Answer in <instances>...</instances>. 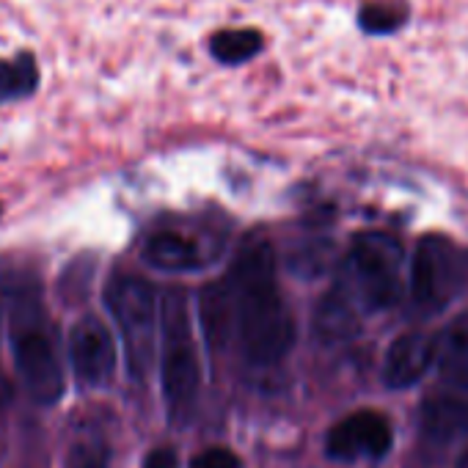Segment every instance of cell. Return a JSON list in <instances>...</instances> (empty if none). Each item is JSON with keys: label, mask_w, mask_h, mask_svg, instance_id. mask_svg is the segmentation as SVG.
<instances>
[{"label": "cell", "mask_w": 468, "mask_h": 468, "mask_svg": "<svg viewBox=\"0 0 468 468\" xmlns=\"http://www.w3.org/2000/svg\"><path fill=\"white\" fill-rule=\"evenodd\" d=\"M231 334L257 367L279 364L295 345V320L279 292L276 254L262 238L246 243L229 271Z\"/></svg>", "instance_id": "obj_1"}, {"label": "cell", "mask_w": 468, "mask_h": 468, "mask_svg": "<svg viewBox=\"0 0 468 468\" xmlns=\"http://www.w3.org/2000/svg\"><path fill=\"white\" fill-rule=\"evenodd\" d=\"M12 347L28 394L39 405H56L64 394V369L53 325L34 295H20L12 309Z\"/></svg>", "instance_id": "obj_2"}, {"label": "cell", "mask_w": 468, "mask_h": 468, "mask_svg": "<svg viewBox=\"0 0 468 468\" xmlns=\"http://www.w3.org/2000/svg\"><path fill=\"white\" fill-rule=\"evenodd\" d=\"M163 323V353H160V378H163V397L174 424H185L193 413L198 397V356L196 342L187 320L185 295L179 290H168L160 309Z\"/></svg>", "instance_id": "obj_3"}, {"label": "cell", "mask_w": 468, "mask_h": 468, "mask_svg": "<svg viewBox=\"0 0 468 468\" xmlns=\"http://www.w3.org/2000/svg\"><path fill=\"white\" fill-rule=\"evenodd\" d=\"M342 287L367 312L388 309L402 292V246L386 231H364L353 240Z\"/></svg>", "instance_id": "obj_4"}, {"label": "cell", "mask_w": 468, "mask_h": 468, "mask_svg": "<svg viewBox=\"0 0 468 468\" xmlns=\"http://www.w3.org/2000/svg\"><path fill=\"white\" fill-rule=\"evenodd\" d=\"M105 303L122 331L127 367L135 380H144L154 361L157 339V295L154 287L133 273H119L105 290Z\"/></svg>", "instance_id": "obj_5"}, {"label": "cell", "mask_w": 468, "mask_h": 468, "mask_svg": "<svg viewBox=\"0 0 468 468\" xmlns=\"http://www.w3.org/2000/svg\"><path fill=\"white\" fill-rule=\"evenodd\" d=\"M468 284V249L441 234L419 240L410 262V298L416 309L432 314L449 306Z\"/></svg>", "instance_id": "obj_6"}, {"label": "cell", "mask_w": 468, "mask_h": 468, "mask_svg": "<svg viewBox=\"0 0 468 468\" xmlns=\"http://www.w3.org/2000/svg\"><path fill=\"white\" fill-rule=\"evenodd\" d=\"M394 443L391 424L378 410H356L336 421L325 438V452L331 460L353 463V460H380Z\"/></svg>", "instance_id": "obj_7"}, {"label": "cell", "mask_w": 468, "mask_h": 468, "mask_svg": "<svg viewBox=\"0 0 468 468\" xmlns=\"http://www.w3.org/2000/svg\"><path fill=\"white\" fill-rule=\"evenodd\" d=\"M69 358L83 386H105L116 372V345L105 323L83 317L69 336Z\"/></svg>", "instance_id": "obj_8"}, {"label": "cell", "mask_w": 468, "mask_h": 468, "mask_svg": "<svg viewBox=\"0 0 468 468\" xmlns=\"http://www.w3.org/2000/svg\"><path fill=\"white\" fill-rule=\"evenodd\" d=\"M438 358V339L421 331L402 334L391 342L383 361V380L388 388H410Z\"/></svg>", "instance_id": "obj_9"}, {"label": "cell", "mask_w": 468, "mask_h": 468, "mask_svg": "<svg viewBox=\"0 0 468 468\" xmlns=\"http://www.w3.org/2000/svg\"><path fill=\"white\" fill-rule=\"evenodd\" d=\"M419 430L427 443L446 446L468 435V402L452 394H435L421 402Z\"/></svg>", "instance_id": "obj_10"}, {"label": "cell", "mask_w": 468, "mask_h": 468, "mask_svg": "<svg viewBox=\"0 0 468 468\" xmlns=\"http://www.w3.org/2000/svg\"><path fill=\"white\" fill-rule=\"evenodd\" d=\"M141 257L146 265L157 268V271H198L204 265V254L198 249V243L187 234L176 231V229H157L144 240Z\"/></svg>", "instance_id": "obj_11"}, {"label": "cell", "mask_w": 468, "mask_h": 468, "mask_svg": "<svg viewBox=\"0 0 468 468\" xmlns=\"http://www.w3.org/2000/svg\"><path fill=\"white\" fill-rule=\"evenodd\" d=\"M358 303L356 298L339 284L334 292H328L314 314V331L323 342H345L350 336H356L358 331Z\"/></svg>", "instance_id": "obj_12"}, {"label": "cell", "mask_w": 468, "mask_h": 468, "mask_svg": "<svg viewBox=\"0 0 468 468\" xmlns=\"http://www.w3.org/2000/svg\"><path fill=\"white\" fill-rule=\"evenodd\" d=\"M441 378L457 388H468V314L457 317L438 339Z\"/></svg>", "instance_id": "obj_13"}, {"label": "cell", "mask_w": 468, "mask_h": 468, "mask_svg": "<svg viewBox=\"0 0 468 468\" xmlns=\"http://www.w3.org/2000/svg\"><path fill=\"white\" fill-rule=\"evenodd\" d=\"M39 86V67L31 53L0 58V105L31 97Z\"/></svg>", "instance_id": "obj_14"}, {"label": "cell", "mask_w": 468, "mask_h": 468, "mask_svg": "<svg viewBox=\"0 0 468 468\" xmlns=\"http://www.w3.org/2000/svg\"><path fill=\"white\" fill-rule=\"evenodd\" d=\"M262 48H265V39L254 28H229V31L215 34L209 42L212 56L229 67L251 61L257 53H262Z\"/></svg>", "instance_id": "obj_15"}, {"label": "cell", "mask_w": 468, "mask_h": 468, "mask_svg": "<svg viewBox=\"0 0 468 468\" xmlns=\"http://www.w3.org/2000/svg\"><path fill=\"white\" fill-rule=\"evenodd\" d=\"M408 20V9L397 0H375V4L364 6L361 15H358V23L367 34H378V37H386V34H394L405 26Z\"/></svg>", "instance_id": "obj_16"}, {"label": "cell", "mask_w": 468, "mask_h": 468, "mask_svg": "<svg viewBox=\"0 0 468 468\" xmlns=\"http://www.w3.org/2000/svg\"><path fill=\"white\" fill-rule=\"evenodd\" d=\"M108 465H111V443L100 432H86L72 443L67 468H108Z\"/></svg>", "instance_id": "obj_17"}, {"label": "cell", "mask_w": 468, "mask_h": 468, "mask_svg": "<svg viewBox=\"0 0 468 468\" xmlns=\"http://www.w3.org/2000/svg\"><path fill=\"white\" fill-rule=\"evenodd\" d=\"M190 468H243L240 465V457L234 454L231 449H223V446H212V449H204L193 457Z\"/></svg>", "instance_id": "obj_18"}, {"label": "cell", "mask_w": 468, "mask_h": 468, "mask_svg": "<svg viewBox=\"0 0 468 468\" xmlns=\"http://www.w3.org/2000/svg\"><path fill=\"white\" fill-rule=\"evenodd\" d=\"M144 468H176V454H174V449H171V446H157V449H152L149 457H146V463H144Z\"/></svg>", "instance_id": "obj_19"}, {"label": "cell", "mask_w": 468, "mask_h": 468, "mask_svg": "<svg viewBox=\"0 0 468 468\" xmlns=\"http://www.w3.org/2000/svg\"><path fill=\"white\" fill-rule=\"evenodd\" d=\"M457 468H468V452L457 460Z\"/></svg>", "instance_id": "obj_20"}]
</instances>
